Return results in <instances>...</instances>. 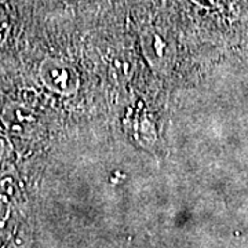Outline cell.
I'll use <instances>...</instances> for the list:
<instances>
[{
  "mask_svg": "<svg viewBox=\"0 0 248 248\" xmlns=\"http://www.w3.org/2000/svg\"><path fill=\"white\" fill-rule=\"evenodd\" d=\"M143 51L146 53L149 61H156V63H159L166 60L167 43L157 33L146 35L143 37Z\"/></svg>",
  "mask_w": 248,
  "mask_h": 248,
  "instance_id": "cell-3",
  "label": "cell"
},
{
  "mask_svg": "<svg viewBox=\"0 0 248 248\" xmlns=\"http://www.w3.org/2000/svg\"><path fill=\"white\" fill-rule=\"evenodd\" d=\"M10 32V19L6 10L0 6V46L3 45L7 39Z\"/></svg>",
  "mask_w": 248,
  "mask_h": 248,
  "instance_id": "cell-4",
  "label": "cell"
},
{
  "mask_svg": "<svg viewBox=\"0 0 248 248\" xmlns=\"http://www.w3.org/2000/svg\"><path fill=\"white\" fill-rule=\"evenodd\" d=\"M39 76L48 90L61 95L75 94L80 86L79 75L71 63L48 57L39 66Z\"/></svg>",
  "mask_w": 248,
  "mask_h": 248,
  "instance_id": "cell-1",
  "label": "cell"
},
{
  "mask_svg": "<svg viewBox=\"0 0 248 248\" xmlns=\"http://www.w3.org/2000/svg\"><path fill=\"white\" fill-rule=\"evenodd\" d=\"M1 123L10 137L28 140L37 128V117L35 112L27 105L13 102L3 109Z\"/></svg>",
  "mask_w": 248,
  "mask_h": 248,
  "instance_id": "cell-2",
  "label": "cell"
},
{
  "mask_svg": "<svg viewBox=\"0 0 248 248\" xmlns=\"http://www.w3.org/2000/svg\"><path fill=\"white\" fill-rule=\"evenodd\" d=\"M197 4H202V6H211V7H215V6H219L222 0H193Z\"/></svg>",
  "mask_w": 248,
  "mask_h": 248,
  "instance_id": "cell-5",
  "label": "cell"
},
{
  "mask_svg": "<svg viewBox=\"0 0 248 248\" xmlns=\"http://www.w3.org/2000/svg\"><path fill=\"white\" fill-rule=\"evenodd\" d=\"M3 151H4V145H3V141L0 140V160L3 157Z\"/></svg>",
  "mask_w": 248,
  "mask_h": 248,
  "instance_id": "cell-6",
  "label": "cell"
}]
</instances>
